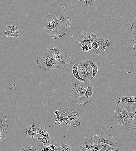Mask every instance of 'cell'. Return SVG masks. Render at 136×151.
Returning a JSON list of instances; mask_svg holds the SVG:
<instances>
[{
	"mask_svg": "<svg viewBox=\"0 0 136 151\" xmlns=\"http://www.w3.org/2000/svg\"><path fill=\"white\" fill-rule=\"evenodd\" d=\"M78 64L76 63L74 64L72 67V72L75 77L80 82H83L86 81L84 79L81 78L79 75L78 67Z\"/></svg>",
	"mask_w": 136,
	"mask_h": 151,
	"instance_id": "cell-19",
	"label": "cell"
},
{
	"mask_svg": "<svg viewBox=\"0 0 136 151\" xmlns=\"http://www.w3.org/2000/svg\"><path fill=\"white\" fill-rule=\"evenodd\" d=\"M130 28L136 31V18L132 22Z\"/></svg>",
	"mask_w": 136,
	"mask_h": 151,
	"instance_id": "cell-28",
	"label": "cell"
},
{
	"mask_svg": "<svg viewBox=\"0 0 136 151\" xmlns=\"http://www.w3.org/2000/svg\"><path fill=\"white\" fill-rule=\"evenodd\" d=\"M71 21L68 15L61 10L48 11L43 18L45 31L55 39L62 37L69 29Z\"/></svg>",
	"mask_w": 136,
	"mask_h": 151,
	"instance_id": "cell-1",
	"label": "cell"
},
{
	"mask_svg": "<svg viewBox=\"0 0 136 151\" xmlns=\"http://www.w3.org/2000/svg\"><path fill=\"white\" fill-rule=\"evenodd\" d=\"M49 146L51 150L54 149L56 147V145H53L52 144H50L49 145Z\"/></svg>",
	"mask_w": 136,
	"mask_h": 151,
	"instance_id": "cell-33",
	"label": "cell"
},
{
	"mask_svg": "<svg viewBox=\"0 0 136 151\" xmlns=\"http://www.w3.org/2000/svg\"><path fill=\"white\" fill-rule=\"evenodd\" d=\"M24 148L26 151H37L36 149L32 146H27Z\"/></svg>",
	"mask_w": 136,
	"mask_h": 151,
	"instance_id": "cell-27",
	"label": "cell"
},
{
	"mask_svg": "<svg viewBox=\"0 0 136 151\" xmlns=\"http://www.w3.org/2000/svg\"><path fill=\"white\" fill-rule=\"evenodd\" d=\"M51 151H61V148L59 147H56L54 149L51 150Z\"/></svg>",
	"mask_w": 136,
	"mask_h": 151,
	"instance_id": "cell-32",
	"label": "cell"
},
{
	"mask_svg": "<svg viewBox=\"0 0 136 151\" xmlns=\"http://www.w3.org/2000/svg\"><path fill=\"white\" fill-rule=\"evenodd\" d=\"M104 145V144L98 142L93 138L91 139L86 137L83 143L79 148L83 151H99Z\"/></svg>",
	"mask_w": 136,
	"mask_h": 151,
	"instance_id": "cell-7",
	"label": "cell"
},
{
	"mask_svg": "<svg viewBox=\"0 0 136 151\" xmlns=\"http://www.w3.org/2000/svg\"><path fill=\"white\" fill-rule=\"evenodd\" d=\"M90 43L88 42H86L83 43L81 46L82 51L84 52H88L90 50H91L92 47Z\"/></svg>",
	"mask_w": 136,
	"mask_h": 151,
	"instance_id": "cell-22",
	"label": "cell"
},
{
	"mask_svg": "<svg viewBox=\"0 0 136 151\" xmlns=\"http://www.w3.org/2000/svg\"><path fill=\"white\" fill-rule=\"evenodd\" d=\"M37 129V126L36 125H31L25 129L26 136L29 139H37L38 137Z\"/></svg>",
	"mask_w": 136,
	"mask_h": 151,
	"instance_id": "cell-12",
	"label": "cell"
},
{
	"mask_svg": "<svg viewBox=\"0 0 136 151\" xmlns=\"http://www.w3.org/2000/svg\"><path fill=\"white\" fill-rule=\"evenodd\" d=\"M78 67L84 70L88 73L93 74L92 67L86 60H83L78 64Z\"/></svg>",
	"mask_w": 136,
	"mask_h": 151,
	"instance_id": "cell-17",
	"label": "cell"
},
{
	"mask_svg": "<svg viewBox=\"0 0 136 151\" xmlns=\"http://www.w3.org/2000/svg\"><path fill=\"white\" fill-rule=\"evenodd\" d=\"M20 151H26L25 149L24 148H22L20 149Z\"/></svg>",
	"mask_w": 136,
	"mask_h": 151,
	"instance_id": "cell-35",
	"label": "cell"
},
{
	"mask_svg": "<svg viewBox=\"0 0 136 151\" xmlns=\"http://www.w3.org/2000/svg\"><path fill=\"white\" fill-rule=\"evenodd\" d=\"M92 138L97 141L107 144L114 147H117V143L114 136L111 134L100 132L95 134Z\"/></svg>",
	"mask_w": 136,
	"mask_h": 151,
	"instance_id": "cell-6",
	"label": "cell"
},
{
	"mask_svg": "<svg viewBox=\"0 0 136 151\" xmlns=\"http://www.w3.org/2000/svg\"><path fill=\"white\" fill-rule=\"evenodd\" d=\"M37 139H39V142L42 143H43L42 145H39L40 146H46L49 143L47 138L44 137H41L39 138L38 137Z\"/></svg>",
	"mask_w": 136,
	"mask_h": 151,
	"instance_id": "cell-24",
	"label": "cell"
},
{
	"mask_svg": "<svg viewBox=\"0 0 136 151\" xmlns=\"http://www.w3.org/2000/svg\"><path fill=\"white\" fill-rule=\"evenodd\" d=\"M81 151H83L81 150Z\"/></svg>",
	"mask_w": 136,
	"mask_h": 151,
	"instance_id": "cell-38",
	"label": "cell"
},
{
	"mask_svg": "<svg viewBox=\"0 0 136 151\" xmlns=\"http://www.w3.org/2000/svg\"><path fill=\"white\" fill-rule=\"evenodd\" d=\"M55 53L54 58L57 65L58 69H64L70 63V55L66 51L58 47H54Z\"/></svg>",
	"mask_w": 136,
	"mask_h": 151,
	"instance_id": "cell-4",
	"label": "cell"
},
{
	"mask_svg": "<svg viewBox=\"0 0 136 151\" xmlns=\"http://www.w3.org/2000/svg\"><path fill=\"white\" fill-rule=\"evenodd\" d=\"M94 41L97 42L99 45L98 49L95 51L97 55H104L105 53V49L107 47L114 46L113 44L108 39L104 38L101 36L97 37Z\"/></svg>",
	"mask_w": 136,
	"mask_h": 151,
	"instance_id": "cell-9",
	"label": "cell"
},
{
	"mask_svg": "<svg viewBox=\"0 0 136 151\" xmlns=\"http://www.w3.org/2000/svg\"><path fill=\"white\" fill-rule=\"evenodd\" d=\"M51 150L50 148L49 145H48L44 148L41 151H51Z\"/></svg>",
	"mask_w": 136,
	"mask_h": 151,
	"instance_id": "cell-31",
	"label": "cell"
},
{
	"mask_svg": "<svg viewBox=\"0 0 136 151\" xmlns=\"http://www.w3.org/2000/svg\"><path fill=\"white\" fill-rule=\"evenodd\" d=\"M123 105L128 112L133 129H136V103L129 102Z\"/></svg>",
	"mask_w": 136,
	"mask_h": 151,
	"instance_id": "cell-10",
	"label": "cell"
},
{
	"mask_svg": "<svg viewBox=\"0 0 136 151\" xmlns=\"http://www.w3.org/2000/svg\"><path fill=\"white\" fill-rule=\"evenodd\" d=\"M104 144V146L99 151H119L118 147H113L107 144Z\"/></svg>",
	"mask_w": 136,
	"mask_h": 151,
	"instance_id": "cell-21",
	"label": "cell"
},
{
	"mask_svg": "<svg viewBox=\"0 0 136 151\" xmlns=\"http://www.w3.org/2000/svg\"><path fill=\"white\" fill-rule=\"evenodd\" d=\"M54 49L50 48L44 49L39 53L37 57V64L44 70L58 69L54 58Z\"/></svg>",
	"mask_w": 136,
	"mask_h": 151,
	"instance_id": "cell-2",
	"label": "cell"
},
{
	"mask_svg": "<svg viewBox=\"0 0 136 151\" xmlns=\"http://www.w3.org/2000/svg\"><path fill=\"white\" fill-rule=\"evenodd\" d=\"M5 34L7 37H13L16 38H18L20 35L19 31L17 27L11 25L6 27Z\"/></svg>",
	"mask_w": 136,
	"mask_h": 151,
	"instance_id": "cell-13",
	"label": "cell"
},
{
	"mask_svg": "<svg viewBox=\"0 0 136 151\" xmlns=\"http://www.w3.org/2000/svg\"><path fill=\"white\" fill-rule=\"evenodd\" d=\"M93 69V78L97 74L98 72V67L97 64L93 62L91 60L87 61Z\"/></svg>",
	"mask_w": 136,
	"mask_h": 151,
	"instance_id": "cell-20",
	"label": "cell"
},
{
	"mask_svg": "<svg viewBox=\"0 0 136 151\" xmlns=\"http://www.w3.org/2000/svg\"><path fill=\"white\" fill-rule=\"evenodd\" d=\"M93 88L92 85L89 84L85 94L79 98L76 103L79 105H87L92 100L93 96Z\"/></svg>",
	"mask_w": 136,
	"mask_h": 151,
	"instance_id": "cell-11",
	"label": "cell"
},
{
	"mask_svg": "<svg viewBox=\"0 0 136 151\" xmlns=\"http://www.w3.org/2000/svg\"><path fill=\"white\" fill-rule=\"evenodd\" d=\"M56 116L57 117H59V114H58Z\"/></svg>",
	"mask_w": 136,
	"mask_h": 151,
	"instance_id": "cell-37",
	"label": "cell"
},
{
	"mask_svg": "<svg viewBox=\"0 0 136 151\" xmlns=\"http://www.w3.org/2000/svg\"><path fill=\"white\" fill-rule=\"evenodd\" d=\"M115 102L117 104H123L129 102L136 103V97L132 96H124L117 98Z\"/></svg>",
	"mask_w": 136,
	"mask_h": 151,
	"instance_id": "cell-14",
	"label": "cell"
},
{
	"mask_svg": "<svg viewBox=\"0 0 136 151\" xmlns=\"http://www.w3.org/2000/svg\"><path fill=\"white\" fill-rule=\"evenodd\" d=\"M79 1H83L84 3L87 6H91L94 2L95 0H79Z\"/></svg>",
	"mask_w": 136,
	"mask_h": 151,
	"instance_id": "cell-26",
	"label": "cell"
},
{
	"mask_svg": "<svg viewBox=\"0 0 136 151\" xmlns=\"http://www.w3.org/2000/svg\"><path fill=\"white\" fill-rule=\"evenodd\" d=\"M133 47L134 49L136 51V44H135L133 45Z\"/></svg>",
	"mask_w": 136,
	"mask_h": 151,
	"instance_id": "cell-36",
	"label": "cell"
},
{
	"mask_svg": "<svg viewBox=\"0 0 136 151\" xmlns=\"http://www.w3.org/2000/svg\"><path fill=\"white\" fill-rule=\"evenodd\" d=\"M97 35L92 31L86 32L83 31L77 36L76 40V45L79 48L84 43L88 42L90 43L91 41H94L97 37Z\"/></svg>",
	"mask_w": 136,
	"mask_h": 151,
	"instance_id": "cell-8",
	"label": "cell"
},
{
	"mask_svg": "<svg viewBox=\"0 0 136 151\" xmlns=\"http://www.w3.org/2000/svg\"><path fill=\"white\" fill-rule=\"evenodd\" d=\"M91 80L80 81L75 84V87L72 89L70 94V99L73 102L75 103L79 98L85 94Z\"/></svg>",
	"mask_w": 136,
	"mask_h": 151,
	"instance_id": "cell-5",
	"label": "cell"
},
{
	"mask_svg": "<svg viewBox=\"0 0 136 151\" xmlns=\"http://www.w3.org/2000/svg\"><path fill=\"white\" fill-rule=\"evenodd\" d=\"M10 122L6 116L1 113L0 115V130H6L10 125Z\"/></svg>",
	"mask_w": 136,
	"mask_h": 151,
	"instance_id": "cell-15",
	"label": "cell"
},
{
	"mask_svg": "<svg viewBox=\"0 0 136 151\" xmlns=\"http://www.w3.org/2000/svg\"><path fill=\"white\" fill-rule=\"evenodd\" d=\"M91 46L93 49L95 50L99 48V45L95 41L93 42L91 44Z\"/></svg>",
	"mask_w": 136,
	"mask_h": 151,
	"instance_id": "cell-29",
	"label": "cell"
},
{
	"mask_svg": "<svg viewBox=\"0 0 136 151\" xmlns=\"http://www.w3.org/2000/svg\"><path fill=\"white\" fill-rule=\"evenodd\" d=\"M78 71L80 77L86 80H91L93 74L88 73L84 70L78 67Z\"/></svg>",
	"mask_w": 136,
	"mask_h": 151,
	"instance_id": "cell-18",
	"label": "cell"
},
{
	"mask_svg": "<svg viewBox=\"0 0 136 151\" xmlns=\"http://www.w3.org/2000/svg\"><path fill=\"white\" fill-rule=\"evenodd\" d=\"M114 112V117L118 119L119 125H123L125 128L133 129L128 112L122 104H117Z\"/></svg>",
	"mask_w": 136,
	"mask_h": 151,
	"instance_id": "cell-3",
	"label": "cell"
},
{
	"mask_svg": "<svg viewBox=\"0 0 136 151\" xmlns=\"http://www.w3.org/2000/svg\"><path fill=\"white\" fill-rule=\"evenodd\" d=\"M7 136V132L6 130H0V139L2 140L6 138Z\"/></svg>",
	"mask_w": 136,
	"mask_h": 151,
	"instance_id": "cell-25",
	"label": "cell"
},
{
	"mask_svg": "<svg viewBox=\"0 0 136 151\" xmlns=\"http://www.w3.org/2000/svg\"><path fill=\"white\" fill-rule=\"evenodd\" d=\"M37 133L46 138L49 143L50 141L52 136L49 131L46 127L43 126H37Z\"/></svg>",
	"mask_w": 136,
	"mask_h": 151,
	"instance_id": "cell-16",
	"label": "cell"
},
{
	"mask_svg": "<svg viewBox=\"0 0 136 151\" xmlns=\"http://www.w3.org/2000/svg\"><path fill=\"white\" fill-rule=\"evenodd\" d=\"M54 114L55 115H57L59 114V112L58 110H56Z\"/></svg>",
	"mask_w": 136,
	"mask_h": 151,
	"instance_id": "cell-34",
	"label": "cell"
},
{
	"mask_svg": "<svg viewBox=\"0 0 136 151\" xmlns=\"http://www.w3.org/2000/svg\"><path fill=\"white\" fill-rule=\"evenodd\" d=\"M61 151H72V149L68 145L62 143L60 145Z\"/></svg>",
	"mask_w": 136,
	"mask_h": 151,
	"instance_id": "cell-23",
	"label": "cell"
},
{
	"mask_svg": "<svg viewBox=\"0 0 136 151\" xmlns=\"http://www.w3.org/2000/svg\"><path fill=\"white\" fill-rule=\"evenodd\" d=\"M132 42L135 44H136V31H134L132 35Z\"/></svg>",
	"mask_w": 136,
	"mask_h": 151,
	"instance_id": "cell-30",
	"label": "cell"
}]
</instances>
